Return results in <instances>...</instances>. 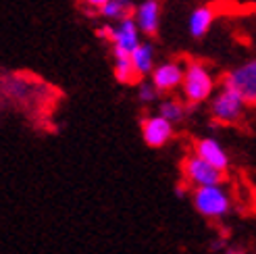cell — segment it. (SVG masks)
<instances>
[{
  "instance_id": "obj_16",
  "label": "cell",
  "mask_w": 256,
  "mask_h": 254,
  "mask_svg": "<svg viewBox=\"0 0 256 254\" xmlns=\"http://www.w3.org/2000/svg\"><path fill=\"white\" fill-rule=\"evenodd\" d=\"M156 96H158V90L154 86L148 84V82H140V86H138V98L142 100V102H154Z\"/></svg>"
},
{
  "instance_id": "obj_8",
  "label": "cell",
  "mask_w": 256,
  "mask_h": 254,
  "mask_svg": "<svg viewBox=\"0 0 256 254\" xmlns=\"http://www.w3.org/2000/svg\"><path fill=\"white\" fill-rule=\"evenodd\" d=\"M140 130H142V140L150 148L167 146L171 142V138H173V123L167 121L164 117H160V115L144 117L142 123H140Z\"/></svg>"
},
{
  "instance_id": "obj_13",
  "label": "cell",
  "mask_w": 256,
  "mask_h": 254,
  "mask_svg": "<svg viewBox=\"0 0 256 254\" xmlns=\"http://www.w3.org/2000/svg\"><path fill=\"white\" fill-rule=\"evenodd\" d=\"M132 12H136L134 6V0H108V2L98 10L100 17H104L108 21H123V19H130L134 17Z\"/></svg>"
},
{
  "instance_id": "obj_7",
  "label": "cell",
  "mask_w": 256,
  "mask_h": 254,
  "mask_svg": "<svg viewBox=\"0 0 256 254\" xmlns=\"http://www.w3.org/2000/svg\"><path fill=\"white\" fill-rule=\"evenodd\" d=\"M186 78V67L179 60H164L154 67L150 75V84L160 92H173L177 88H182Z\"/></svg>"
},
{
  "instance_id": "obj_5",
  "label": "cell",
  "mask_w": 256,
  "mask_h": 254,
  "mask_svg": "<svg viewBox=\"0 0 256 254\" xmlns=\"http://www.w3.org/2000/svg\"><path fill=\"white\" fill-rule=\"evenodd\" d=\"M223 86L234 88V90L246 100V104L256 106V58L244 62L232 71L225 73Z\"/></svg>"
},
{
  "instance_id": "obj_20",
  "label": "cell",
  "mask_w": 256,
  "mask_h": 254,
  "mask_svg": "<svg viewBox=\"0 0 256 254\" xmlns=\"http://www.w3.org/2000/svg\"><path fill=\"white\" fill-rule=\"evenodd\" d=\"M223 254H246V252L242 250V248H227Z\"/></svg>"
},
{
  "instance_id": "obj_4",
  "label": "cell",
  "mask_w": 256,
  "mask_h": 254,
  "mask_svg": "<svg viewBox=\"0 0 256 254\" xmlns=\"http://www.w3.org/2000/svg\"><path fill=\"white\" fill-rule=\"evenodd\" d=\"M246 100L234 88L223 86L210 100V115L216 123H238L244 117Z\"/></svg>"
},
{
  "instance_id": "obj_17",
  "label": "cell",
  "mask_w": 256,
  "mask_h": 254,
  "mask_svg": "<svg viewBox=\"0 0 256 254\" xmlns=\"http://www.w3.org/2000/svg\"><path fill=\"white\" fill-rule=\"evenodd\" d=\"M80 2H82L84 6H88V8H92V10H100L102 6L108 2V0H80Z\"/></svg>"
},
{
  "instance_id": "obj_14",
  "label": "cell",
  "mask_w": 256,
  "mask_h": 254,
  "mask_svg": "<svg viewBox=\"0 0 256 254\" xmlns=\"http://www.w3.org/2000/svg\"><path fill=\"white\" fill-rule=\"evenodd\" d=\"M158 115L175 125L179 121H184V117H186V104L182 102V100L167 98V100H162V102L158 104Z\"/></svg>"
},
{
  "instance_id": "obj_1",
  "label": "cell",
  "mask_w": 256,
  "mask_h": 254,
  "mask_svg": "<svg viewBox=\"0 0 256 254\" xmlns=\"http://www.w3.org/2000/svg\"><path fill=\"white\" fill-rule=\"evenodd\" d=\"M192 204L200 217L208 221H221L232 212V196L225 186L196 188L192 192Z\"/></svg>"
},
{
  "instance_id": "obj_19",
  "label": "cell",
  "mask_w": 256,
  "mask_h": 254,
  "mask_svg": "<svg viewBox=\"0 0 256 254\" xmlns=\"http://www.w3.org/2000/svg\"><path fill=\"white\" fill-rule=\"evenodd\" d=\"M223 248H225V240H221V238H219V240H214L212 246H210L212 252H219V250H223Z\"/></svg>"
},
{
  "instance_id": "obj_12",
  "label": "cell",
  "mask_w": 256,
  "mask_h": 254,
  "mask_svg": "<svg viewBox=\"0 0 256 254\" xmlns=\"http://www.w3.org/2000/svg\"><path fill=\"white\" fill-rule=\"evenodd\" d=\"M130 58H132V65L138 73V78L152 75V71H154V46H152L150 42L140 44Z\"/></svg>"
},
{
  "instance_id": "obj_9",
  "label": "cell",
  "mask_w": 256,
  "mask_h": 254,
  "mask_svg": "<svg viewBox=\"0 0 256 254\" xmlns=\"http://www.w3.org/2000/svg\"><path fill=\"white\" fill-rule=\"evenodd\" d=\"M134 19L144 36H150V38L156 36L160 25V2L158 0H142L136 6Z\"/></svg>"
},
{
  "instance_id": "obj_18",
  "label": "cell",
  "mask_w": 256,
  "mask_h": 254,
  "mask_svg": "<svg viewBox=\"0 0 256 254\" xmlns=\"http://www.w3.org/2000/svg\"><path fill=\"white\" fill-rule=\"evenodd\" d=\"M98 38H106V40H110V36H112V25H102V28L96 30Z\"/></svg>"
},
{
  "instance_id": "obj_2",
  "label": "cell",
  "mask_w": 256,
  "mask_h": 254,
  "mask_svg": "<svg viewBox=\"0 0 256 254\" xmlns=\"http://www.w3.org/2000/svg\"><path fill=\"white\" fill-rule=\"evenodd\" d=\"M214 80L208 67L200 60H192L186 65V78L182 84L184 100L188 104H202L212 96Z\"/></svg>"
},
{
  "instance_id": "obj_10",
  "label": "cell",
  "mask_w": 256,
  "mask_h": 254,
  "mask_svg": "<svg viewBox=\"0 0 256 254\" xmlns=\"http://www.w3.org/2000/svg\"><path fill=\"white\" fill-rule=\"evenodd\" d=\"M194 154H198L202 160H206L208 164H212L214 169H219V171H227L229 167V154H227V150L216 142L214 138H202L196 142L194 146Z\"/></svg>"
},
{
  "instance_id": "obj_6",
  "label": "cell",
  "mask_w": 256,
  "mask_h": 254,
  "mask_svg": "<svg viewBox=\"0 0 256 254\" xmlns=\"http://www.w3.org/2000/svg\"><path fill=\"white\" fill-rule=\"evenodd\" d=\"M140 36H142V32H140V28H138V23H136L134 17L123 19V21H119L117 25H112L110 44H112V54H114V58H119V56H132L134 50H136L140 44H142Z\"/></svg>"
},
{
  "instance_id": "obj_3",
  "label": "cell",
  "mask_w": 256,
  "mask_h": 254,
  "mask_svg": "<svg viewBox=\"0 0 256 254\" xmlns=\"http://www.w3.org/2000/svg\"><path fill=\"white\" fill-rule=\"evenodd\" d=\"M182 175L184 182L192 188H208V186H223L225 182V173L214 169L212 164H208L206 160H202L198 154H188L182 160Z\"/></svg>"
},
{
  "instance_id": "obj_11",
  "label": "cell",
  "mask_w": 256,
  "mask_h": 254,
  "mask_svg": "<svg viewBox=\"0 0 256 254\" xmlns=\"http://www.w3.org/2000/svg\"><path fill=\"white\" fill-rule=\"evenodd\" d=\"M214 8L210 4H204V6H196L194 10L190 12V19H188V30L194 38H202L206 36L210 25L214 21Z\"/></svg>"
},
{
  "instance_id": "obj_15",
  "label": "cell",
  "mask_w": 256,
  "mask_h": 254,
  "mask_svg": "<svg viewBox=\"0 0 256 254\" xmlns=\"http://www.w3.org/2000/svg\"><path fill=\"white\" fill-rule=\"evenodd\" d=\"M114 78H117L119 84H125V86H130L138 80V73L132 65V58L130 56H119V58H114Z\"/></svg>"
}]
</instances>
